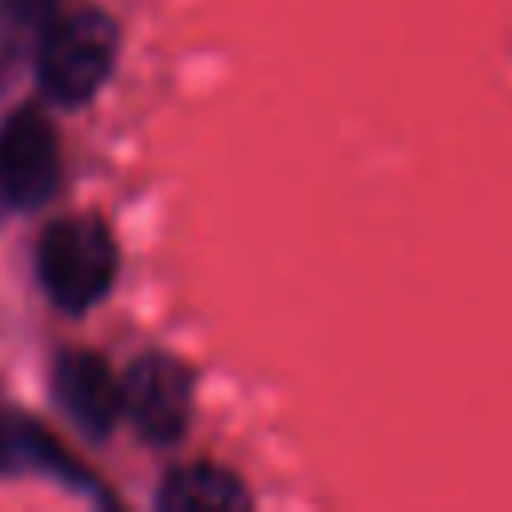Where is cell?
<instances>
[{"mask_svg":"<svg viewBox=\"0 0 512 512\" xmlns=\"http://www.w3.org/2000/svg\"><path fill=\"white\" fill-rule=\"evenodd\" d=\"M120 272V248L104 220L96 216H60L36 240V280L44 296L64 312L96 308Z\"/></svg>","mask_w":512,"mask_h":512,"instance_id":"obj_1","label":"cell"},{"mask_svg":"<svg viewBox=\"0 0 512 512\" xmlns=\"http://www.w3.org/2000/svg\"><path fill=\"white\" fill-rule=\"evenodd\" d=\"M120 52V28L112 16L80 8L56 16L36 40V84L52 104L80 108L112 76Z\"/></svg>","mask_w":512,"mask_h":512,"instance_id":"obj_2","label":"cell"},{"mask_svg":"<svg viewBox=\"0 0 512 512\" xmlns=\"http://www.w3.org/2000/svg\"><path fill=\"white\" fill-rule=\"evenodd\" d=\"M192 372L168 352H144L120 376V416L148 444H176L192 424Z\"/></svg>","mask_w":512,"mask_h":512,"instance_id":"obj_3","label":"cell"},{"mask_svg":"<svg viewBox=\"0 0 512 512\" xmlns=\"http://www.w3.org/2000/svg\"><path fill=\"white\" fill-rule=\"evenodd\" d=\"M60 184V140L36 108H16L0 124V224L40 208Z\"/></svg>","mask_w":512,"mask_h":512,"instance_id":"obj_4","label":"cell"},{"mask_svg":"<svg viewBox=\"0 0 512 512\" xmlns=\"http://www.w3.org/2000/svg\"><path fill=\"white\" fill-rule=\"evenodd\" d=\"M52 396L84 436H108L120 420V376L96 352H60L52 364Z\"/></svg>","mask_w":512,"mask_h":512,"instance_id":"obj_5","label":"cell"},{"mask_svg":"<svg viewBox=\"0 0 512 512\" xmlns=\"http://www.w3.org/2000/svg\"><path fill=\"white\" fill-rule=\"evenodd\" d=\"M156 508L164 512H244L252 508V492L244 480L220 464H180L156 488Z\"/></svg>","mask_w":512,"mask_h":512,"instance_id":"obj_6","label":"cell"},{"mask_svg":"<svg viewBox=\"0 0 512 512\" xmlns=\"http://www.w3.org/2000/svg\"><path fill=\"white\" fill-rule=\"evenodd\" d=\"M52 0H0V44H12L20 36H40L48 24Z\"/></svg>","mask_w":512,"mask_h":512,"instance_id":"obj_7","label":"cell"},{"mask_svg":"<svg viewBox=\"0 0 512 512\" xmlns=\"http://www.w3.org/2000/svg\"><path fill=\"white\" fill-rule=\"evenodd\" d=\"M16 452H20V444L4 432V424H0V472H12L16 468Z\"/></svg>","mask_w":512,"mask_h":512,"instance_id":"obj_8","label":"cell"}]
</instances>
